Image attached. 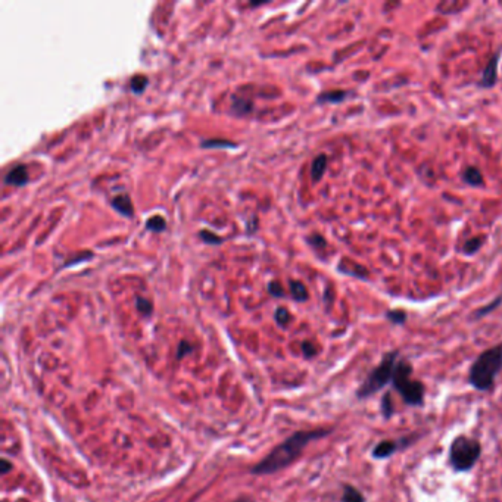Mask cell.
<instances>
[{
  "instance_id": "1",
  "label": "cell",
  "mask_w": 502,
  "mask_h": 502,
  "mask_svg": "<svg viewBox=\"0 0 502 502\" xmlns=\"http://www.w3.org/2000/svg\"><path fill=\"white\" fill-rule=\"evenodd\" d=\"M333 429H314V430H299L296 433L290 435L282 443L270 451V454L264 457L260 463H256L251 473L255 476H267L273 474L280 470L286 469L292 463L296 461L303 449H305L311 442L323 439L329 436Z\"/></svg>"
},
{
  "instance_id": "2",
  "label": "cell",
  "mask_w": 502,
  "mask_h": 502,
  "mask_svg": "<svg viewBox=\"0 0 502 502\" xmlns=\"http://www.w3.org/2000/svg\"><path fill=\"white\" fill-rule=\"evenodd\" d=\"M502 373V343L486 349L469 370L470 386L478 392L492 391L496 377Z\"/></svg>"
},
{
  "instance_id": "3",
  "label": "cell",
  "mask_w": 502,
  "mask_h": 502,
  "mask_svg": "<svg viewBox=\"0 0 502 502\" xmlns=\"http://www.w3.org/2000/svg\"><path fill=\"white\" fill-rule=\"evenodd\" d=\"M413 371L414 368L410 361L405 358H400L393 371L392 386L401 395V398L406 405L423 406L426 386L420 380L413 379Z\"/></svg>"
},
{
  "instance_id": "4",
  "label": "cell",
  "mask_w": 502,
  "mask_h": 502,
  "mask_svg": "<svg viewBox=\"0 0 502 502\" xmlns=\"http://www.w3.org/2000/svg\"><path fill=\"white\" fill-rule=\"evenodd\" d=\"M400 351H389L384 354L380 359V363L373 368L363 384L357 389L355 395L358 400H367L370 396L376 395L383 388H386L389 383H392L393 379V371L396 367V363L400 361Z\"/></svg>"
},
{
  "instance_id": "5",
  "label": "cell",
  "mask_w": 502,
  "mask_h": 502,
  "mask_svg": "<svg viewBox=\"0 0 502 502\" xmlns=\"http://www.w3.org/2000/svg\"><path fill=\"white\" fill-rule=\"evenodd\" d=\"M481 442L469 436H457L449 445V464L455 473H467L481 460Z\"/></svg>"
},
{
  "instance_id": "6",
  "label": "cell",
  "mask_w": 502,
  "mask_h": 502,
  "mask_svg": "<svg viewBox=\"0 0 502 502\" xmlns=\"http://www.w3.org/2000/svg\"><path fill=\"white\" fill-rule=\"evenodd\" d=\"M502 55V49H499L496 53L490 56L486 66L483 68V73L478 81V87L481 89H492L498 83V65H499V57Z\"/></svg>"
},
{
  "instance_id": "7",
  "label": "cell",
  "mask_w": 502,
  "mask_h": 502,
  "mask_svg": "<svg viewBox=\"0 0 502 502\" xmlns=\"http://www.w3.org/2000/svg\"><path fill=\"white\" fill-rule=\"evenodd\" d=\"M337 271H339L341 274L349 276V277L364 280V282H368L370 280L368 268L352 261L351 258H343L339 264H337Z\"/></svg>"
},
{
  "instance_id": "8",
  "label": "cell",
  "mask_w": 502,
  "mask_h": 502,
  "mask_svg": "<svg viewBox=\"0 0 502 502\" xmlns=\"http://www.w3.org/2000/svg\"><path fill=\"white\" fill-rule=\"evenodd\" d=\"M398 449H401L398 440H380L377 445L373 448L371 457L375 460H388Z\"/></svg>"
},
{
  "instance_id": "9",
  "label": "cell",
  "mask_w": 502,
  "mask_h": 502,
  "mask_svg": "<svg viewBox=\"0 0 502 502\" xmlns=\"http://www.w3.org/2000/svg\"><path fill=\"white\" fill-rule=\"evenodd\" d=\"M461 179L467 186H470V188H482V186L485 184L482 171L474 165L465 167L461 172Z\"/></svg>"
},
{
  "instance_id": "10",
  "label": "cell",
  "mask_w": 502,
  "mask_h": 502,
  "mask_svg": "<svg viewBox=\"0 0 502 502\" xmlns=\"http://www.w3.org/2000/svg\"><path fill=\"white\" fill-rule=\"evenodd\" d=\"M5 181H6L8 184L18 186V188H19V186H24V184H27V181H28V172H27L26 165H17L15 168L10 170V171L6 174Z\"/></svg>"
},
{
  "instance_id": "11",
  "label": "cell",
  "mask_w": 502,
  "mask_h": 502,
  "mask_svg": "<svg viewBox=\"0 0 502 502\" xmlns=\"http://www.w3.org/2000/svg\"><path fill=\"white\" fill-rule=\"evenodd\" d=\"M112 206L124 217H133V204L128 195H118L112 199Z\"/></svg>"
},
{
  "instance_id": "12",
  "label": "cell",
  "mask_w": 502,
  "mask_h": 502,
  "mask_svg": "<svg viewBox=\"0 0 502 502\" xmlns=\"http://www.w3.org/2000/svg\"><path fill=\"white\" fill-rule=\"evenodd\" d=\"M349 91L346 90H329V91H323L321 95H319L317 98V103H342L348 99Z\"/></svg>"
},
{
  "instance_id": "13",
  "label": "cell",
  "mask_w": 502,
  "mask_h": 502,
  "mask_svg": "<svg viewBox=\"0 0 502 502\" xmlns=\"http://www.w3.org/2000/svg\"><path fill=\"white\" fill-rule=\"evenodd\" d=\"M327 170V156L324 154L315 156L311 163V179L312 181H320Z\"/></svg>"
},
{
  "instance_id": "14",
  "label": "cell",
  "mask_w": 502,
  "mask_h": 502,
  "mask_svg": "<svg viewBox=\"0 0 502 502\" xmlns=\"http://www.w3.org/2000/svg\"><path fill=\"white\" fill-rule=\"evenodd\" d=\"M485 242H486V236H476V237L467 239L465 243L463 244V253L467 256L476 255L478 251L482 249Z\"/></svg>"
},
{
  "instance_id": "15",
  "label": "cell",
  "mask_w": 502,
  "mask_h": 502,
  "mask_svg": "<svg viewBox=\"0 0 502 502\" xmlns=\"http://www.w3.org/2000/svg\"><path fill=\"white\" fill-rule=\"evenodd\" d=\"M341 502H367V499L363 495V492H361V490L357 489L355 486L345 485Z\"/></svg>"
},
{
  "instance_id": "16",
  "label": "cell",
  "mask_w": 502,
  "mask_h": 502,
  "mask_svg": "<svg viewBox=\"0 0 502 502\" xmlns=\"http://www.w3.org/2000/svg\"><path fill=\"white\" fill-rule=\"evenodd\" d=\"M501 305H502V294H501L499 296H496L492 302H489L487 305H485V307H482V308L476 310V311L473 312V319H474V320H481V319L486 317V315L492 314V312H494L495 310H498Z\"/></svg>"
},
{
  "instance_id": "17",
  "label": "cell",
  "mask_w": 502,
  "mask_h": 502,
  "mask_svg": "<svg viewBox=\"0 0 502 502\" xmlns=\"http://www.w3.org/2000/svg\"><path fill=\"white\" fill-rule=\"evenodd\" d=\"M289 287H290L292 298H294L295 301H298V302H305L310 298L308 289H307V286L303 285L302 282H298V280H295V282H290Z\"/></svg>"
},
{
  "instance_id": "18",
  "label": "cell",
  "mask_w": 502,
  "mask_h": 502,
  "mask_svg": "<svg viewBox=\"0 0 502 502\" xmlns=\"http://www.w3.org/2000/svg\"><path fill=\"white\" fill-rule=\"evenodd\" d=\"M380 413H382L384 420H391L393 417L395 406H393V400H392V393L391 392H386L382 396Z\"/></svg>"
},
{
  "instance_id": "19",
  "label": "cell",
  "mask_w": 502,
  "mask_h": 502,
  "mask_svg": "<svg viewBox=\"0 0 502 502\" xmlns=\"http://www.w3.org/2000/svg\"><path fill=\"white\" fill-rule=\"evenodd\" d=\"M231 108L237 115H246L252 111V102L244 99V98H239V96H233L231 98Z\"/></svg>"
},
{
  "instance_id": "20",
  "label": "cell",
  "mask_w": 502,
  "mask_h": 502,
  "mask_svg": "<svg viewBox=\"0 0 502 502\" xmlns=\"http://www.w3.org/2000/svg\"><path fill=\"white\" fill-rule=\"evenodd\" d=\"M384 319L393 325H404L408 320V315L404 310H388L384 314Z\"/></svg>"
},
{
  "instance_id": "21",
  "label": "cell",
  "mask_w": 502,
  "mask_h": 502,
  "mask_svg": "<svg viewBox=\"0 0 502 502\" xmlns=\"http://www.w3.org/2000/svg\"><path fill=\"white\" fill-rule=\"evenodd\" d=\"M146 227H147L149 230H152V231H156V233H159V231H163V230H165L167 223H165V219H163L161 215H154V217L149 218V219L146 221Z\"/></svg>"
},
{
  "instance_id": "22",
  "label": "cell",
  "mask_w": 502,
  "mask_h": 502,
  "mask_svg": "<svg viewBox=\"0 0 502 502\" xmlns=\"http://www.w3.org/2000/svg\"><path fill=\"white\" fill-rule=\"evenodd\" d=\"M147 83L149 80L146 75H134L130 81V86L134 93H143L145 89L147 87Z\"/></svg>"
},
{
  "instance_id": "23",
  "label": "cell",
  "mask_w": 502,
  "mask_h": 502,
  "mask_svg": "<svg viewBox=\"0 0 502 502\" xmlns=\"http://www.w3.org/2000/svg\"><path fill=\"white\" fill-rule=\"evenodd\" d=\"M136 307L137 310L142 312L145 317H149V315L152 314V311H154V305H152V302L147 301L146 298H137L136 299Z\"/></svg>"
},
{
  "instance_id": "24",
  "label": "cell",
  "mask_w": 502,
  "mask_h": 502,
  "mask_svg": "<svg viewBox=\"0 0 502 502\" xmlns=\"http://www.w3.org/2000/svg\"><path fill=\"white\" fill-rule=\"evenodd\" d=\"M199 237H201L205 243H208V244H219V243H223V239L218 237V236L215 235V233H213V231H208V230H202V231L199 233Z\"/></svg>"
},
{
  "instance_id": "25",
  "label": "cell",
  "mask_w": 502,
  "mask_h": 502,
  "mask_svg": "<svg viewBox=\"0 0 502 502\" xmlns=\"http://www.w3.org/2000/svg\"><path fill=\"white\" fill-rule=\"evenodd\" d=\"M204 147H228V149H235L236 145L230 143L227 140H205L202 143Z\"/></svg>"
},
{
  "instance_id": "26",
  "label": "cell",
  "mask_w": 502,
  "mask_h": 502,
  "mask_svg": "<svg viewBox=\"0 0 502 502\" xmlns=\"http://www.w3.org/2000/svg\"><path fill=\"white\" fill-rule=\"evenodd\" d=\"M274 319H276V321H277L278 325L286 327L289 324V321H290V314H289V311L286 308H278L276 311Z\"/></svg>"
},
{
  "instance_id": "27",
  "label": "cell",
  "mask_w": 502,
  "mask_h": 502,
  "mask_svg": "<svg viewBox=\"0 0 502 502\" xmlns=\"http://www.w3.org/2000/svg\"><path fill=\"white\" fill-rule=\"evenodd\" d=\"M192 351H193V346L189 342L181 341L180 345H179V348H177V359H181L186 355H189Z\"/></svg>"
},
{
  "instance_id": "28",
  "label": "cell",
  "mask_w": 502,
  "mask_h": 502,
  "mask_svg": "<svg viewBox=\"0 0 502 502\" xmlns=\"http://www.w3.org/2000/svg\"><path fill=\"white\" fill-rule=\"evenodd\" d=\"M268 292H270V295H273L276 298H283L285 296V289L282 287V285H280L278 282H271L270 285H268Z\"/></svg>"
},
{
  "instance_id": "29",
  "label": "cell",
  "mask_w": 502,
  "mask_h": 502,
  "mask_svg": "<svg viewBox=\"0 0 502 502\" xmlns=\"http://www.w3.org/2000/svg\"><path fill=\"white\" fill-rule=\"evenodd\" d=\"M317 352L319 351H317V348H315L314 343H311V342H303L302 343V354L305 358H312V357L317 355Z\"/></svg>"
},
{
  "instance_id": "30",
  "label": "cell",
  "mask_w": 502,
  "mask_h": 502,
  "mask_svg": "<svg viewBox=\"0 0 502 502\" xmlns=\"http://www.w3.org/2000/svg\"><path fill=\"white\" fill-rule=\"evenodd\" d=\"M308 243L311 244V246L317 248V249H323V248H325V244H327L325 239H324L323 236H320V235H314V236H311V237L308 239Z\"/></svg>"
},
{
  "instance_id": "31",
  "label": "cell",
  "mask_w": 502,
  "mask_h": 502,
  "mask_svg": "<svg viewBox=\"0 0 502 502\" xmlns=\"http://www.w3.org/2000/svg\"><path fill=\"white\" fill-rule=\"evenodd\" d=\"M3 464V469H2V474H8L10 472V469H12V464H10L8 460H3L2 461Z\"/></svg>"
},
{
  "instance_id": "32",
  "label": "cell",
  "mask_w": 502,
  "mask_h": 502,
  "mask_svg": "<svg viewBox=\"0 0 502 502\" xmlns=\"http://www.w3.org/2000/svg\"><path fill=\"white\" fill-rule=\"evenodd\" d=\"M233 502H253V499L252 498H248V496H242V498H239L236 501H233Z\"/></svg>"
}]
</instances>
